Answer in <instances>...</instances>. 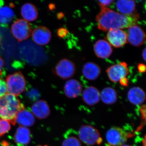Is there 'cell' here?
Masks as SVG:
<instances>
[{
	"label": "cell",
	"instance_id": "cell-8",
	"mask_svg": "<svg viewBox=\"0 0 146 146\" xmlns=\"http://www.w3.org/2000/svg\"><path fill=\"white\" fill-rule=\"evenodd\" d=\"M129 72L127 63L125 62L112 65L106 70L108 78L113 82H118L121 78L126 77Z\"/></svg>",
	"mask_w": 146,
	"mask_h": 146
},
{
	"label": "cell",
	"instance_id": "cell-25",
	"mask_svg": "<svg viewBox=\"0 0 146 146\" xmlns=\"http://www.w3.org/2000/svg\"><path fill=\"white\" fill-rule=\"evenodd\" d=\"M10 123L8 121L0 119V137L8 132L11 129Z\"/></svg>",
	"mask_w": 146,
	"mask_h": 146
},
{
	"label": "cell",
	"instance_id": "cell-16",
	"mask_svg": "<svg viewBox=\"0 0 146 146\" xmlns=\"http://www.w3.org/2000/svg\"><path fill=\"white\" fill-rule=\"evenodd\" d=\"M31 110L34 116L40 119L48 117L50 113L48 105L46 102L42 100L34 103L32 106Z\"/></svg>",
	"mask_w": 146,
	"mask_h": 146
},
{
	"label": "cell",
	"instance_id": "cell-15",
	"mask_svg": "<svg viewBox=\"0 0 146 146\" xmlns=\"http://www.w3.org/2000/svg\"><path fill=\"white\" fill-rule=\"evenodd\" d=\"M101 69L96 63L89 62L83 65L82 73L85 78L89 80H96L101 74Z\"/></svg>",
	"mask_w": 146,
	"mask_h": 146
},
{
	"label": "cell",
	"instance_id": "cell-11",
	"mask_svg": "<svg viewBox=\"0 0 146 146\" xmlns=\"http://www.w3.org/2000/svg\"><path fill=\"white\" fill-rule=\"evenodd\" d=\"M33 41L40 46H44L49 43L52 37L51 32L48 29L43 26L35 28L32 31Z\"/></svg>",
	"mask_w": 146,
	"mask_h": 146
},
{
	"label": "cell",
	"instance_id": "cell-18",
	"mask_svg": "<svg viewBox=\"0 0 146 146\" xmlns=\"http://www.w3.org/2000/svg\"><path fill=\"white\" fill-rule=\"evenodd\" d=\"M16 122L21 126L31 127L35 122L34 116L30 111L24 108L18 112L16 118Z\"/></svg>",
	"mask_w": 146,
	"mask_h": 146
},
{
	"label": "cell",
	"instance_id": "cell-31",
	"mask_svg": "<svg viewBox=\"0 0 146 146\" xmlns=\"http://www.w3.org/2000/svg\"><path fill=\"white\" fill-rule=\"evenodd\" d=\"M4 65V61L3 60L2 58L0 56V76L2 74V69Z\"/></svg>",
	"mask_w": 146,
	"mask_h": 146
},
{
	"label": "cell",
	"instance_id": "cell-21",
	"mask_svg": "<svg viewBox=\"0 0 146 146\" xmlns=\"http://www.w3.org/2000/svg\"><path fill=\"white\" fill-rule=\"evenodd\" d=\"M21 14L24 20L28 22H32L37 19L38 12L35 6L30 3H27L22 6Z\"/></svg>",
	"mask_w": 146,
	"mask_h": 146
},
{
	"label": "cell",
	"instance_id": "cell-24",
	"mask_svg": "<svg viewBox=\"0 0 146 146\" xmlns=\"http://www.w3.org/2000/svg\"><path fill=\"white\" fill-rule=\"evenodd\" d=\"M62 146H81L78 138L75 136H69L63 141Z\"/></svg>",
	"mask_w": 146,
	"mask_h": 146
},
{
	"label": "cell",
	"instance_id": "cell-4",
	"mask_svg": "<svg viewBox=\"0 0 146 146\" xmlns=\"http://www.w3.org/2000/svg\"><path fill=\"white\" fill-rule=\"evenodd\" d=\"M78 136L80 141L87 145H99L102 142L98 131L90 125L82 126L79 130Z\"/></svg>",
	"mask_w": 146,
	"mask_h": 146
},
{
	"label": "cell",
	"instance_id": "cell-34",
	"mask_svg": "<svg viewBox=\"0 0 146 146\" xmlns=\"http://www.w3.org/2000/svg\"><path fill=\"white\" fill-rule=\"evenodd\" d=\"M121 146H131L129 145H125V144H124V145H122Z\"/></svg>",
	"mask_w": 146,
	"mask_h": 146
},
{
	"label": "cell",
	"instance_id": "cell-13",
	"mask_svg": "<svg viewBox=\"0 0 146 146\" xmlns=\"http://www.w3.org/2000/svg\"><path fill=\"white\" fill-rule=\"evenodd\" d=\"M82 91V86L80 82L74 79L66 82L64 86L65 96L70 98H76L80 96Z\"/></svg>",
	"mask_w": 146,
	"mask_h": 146
},
{
	"label": "cell",
	"instance_id": "cell-30",
	"mask_svg": "<svg viewBox=\"0 0 146 146\" xmlns=\"http://www.w3.org/2000/svg\"><path fill=\"white\" fill-rule=\"evenodd\" d=\"M138 72L141 73L145 72L146 70V65L143 63H139L137 66Z\"/></svg>",
	"mask_w": 146,
	"mask_h": 146
},
{
	"label": "cell",
	"instance_id": "cell-32",
	"mask_svg": "<svg viewBox=\"0 0 146 146\" xmlns=\"http://www.w3.org/2000/svg\"><path fill=\"white\" fill-rule=\"evenodd\" d=\"M146 48H145L143 51L142 56H143V59L145 61L146 60Z\"/></svg>",
	"mask_w": 146,
	"mask_h": 146
},
{
	"label": "cell",
	"instance_id": "cell-9",
	"mask_svg": "<svg viewBox=\"0 0 146 146\" xmlns=\"http://www.w3.org/2000/svg\"><path fill=\"white\" fill-rule=\"evenodd\" d=\"M126 34L127 42L133 46H141L145 41V33L142 28L137 25L128 28Z\"/></svg>",
	"mask_w": 146,
	"mask_h": 146
},
{
	"label": "cell",
	"instance_id": "cell-20",
	"mask_svg": "<svg viewBox=\"0 0 146 146\" xmlns=\"http://www.w3.org/2000/svg\"><path fill=\"white\" fill-rule=\"evenodd\" d=\"M116 7L120 13L125 15L136 13V4L134 0H118Z\"/></svg>",
	"mask_w": 146,
	"mask_h": 146
},
{
	"label": "cell",
	"instance_id": "cell-12",
	"mask_svg": "<svg viewBox=\"0 0 146 146\" xmlns=\"http://www.w3.org/2000/svg\"><path fill=\"white\" fill-rule=\"evenodd\" d=\"M94 50L97 57L102 59L108 58L112 54V46L107 40L99 39L94 44Z\"/></svg>",
	"mask_w": 146,
	"mask_h": 146
},
{
	"label": "cell",
	"instance_id": "cell-28",
	"mask_svg": "<svg viewBox=\"0 0 146 146\" xmlns=\"http://www.w3.org/2000/svg\"><path fill=\"white\" fill-rule=\"evenodd\" d=\"M57 33L58 36L63 38L68 34V31L66 29L61 28L58 30Z\"/></svg>",
	"mask_w": 146,
	"mask_h": 146
},
{
	"label": "cell",
	"instance_id": "cell-6",
	"mask_svg": "<svg viewBox=\"0 0 146 146\" xmlns=\"http://www.w3.org/2000/svg\"><path fill=\"white\" fill-rule=\"evenodd\" d=\"M11 33L19 42L26 40L31 35L32 29L28 21L18 19L11 27Z\"/></svg>",
	"mask_w": 146,
	"mask_h": 146
},
{
	"label": "cell",
	"instance_id": "cell-17",
	"mask_svg": "<svg viewBox=\"0 0 146 146\" xmlns=\"http://www.w3.org/2000/svg\"><path fill=\"white\" fill-rule=\"evenodd\" d=\"M128 99L131 103L135 105H140L143 103L146 99L145 93L141 87L138 86L132 87L128 91Z\"/></svg>",
	"mask_w": 146,
	"mask_h": 146
},
{
	"label": "cell",
	"instance_id": "cell-26",
	"mask_svg": "<svg viewBox=\"0 0 146 146\" xmlns=\"http://www.w3.org/2000/svg\"><path fill=\"white\" fill-rule=\"evenodd\" d=\"M7 93L6 83L0 76V98Z\"/></svg>",
	"mask_w": 146,
	"mask_h": 146
},
{
	"label": "cell",
	"instance_id": "cell-7",
	"mask_svg": "<svg viewBox=\"0 0 146 146\" xmlns=\"http://www.w3.org/2000/svg\"><path fill=\"white\" fill-rule=\"evenodd\" d=\"M55 74L63 79H67L72 77L76 72V66L73 61L67 58L60 60L56 65Z\"/></svg>",
	"mask_w": 146,
	"mask_h": 146
},
{
	"label": "cell",
	"instance_id": "cell-27",
	"mask_svg": "<svg viewBox=\"0 0 146 146\" xmlns=\"http://www.w3.org/2000/svg\"><path fill=\"white\" fill-rule=\"evenodd\" d=\"M101 7H107L114 2L115 0H98Z\"/></svg>",
	"mask_w": 146,
	"mask_h": 146
},
{
	"label": "cell",
	"instance_id": "cell-14",
	"mask_svg": "<svg viewBox=\"0 0 146 146\" xmlns=\"http://www.w3.org/2000/svg\"><path fill=\"white\" fill-rule=\"evenodd\" d=\"M82 99L84 103L87 105H95L100 100L99 90L94 86H88L82 92Z\"/></svg>",
	"mask_w": 146,
	"mask_h": 146
},
{
	"label": "cell",
	"instance_id": "cell-33",
	"mask_svg": "<svg viewBox=\"0 0 146 146\" xmlns=\"http://www.w3.org/2000/svg\"><path fill=\"white\" fill-rule=\"evenodd\" d=\"M3 5V0H0V7Z\"/></svg>",
	"mask_w": 146,
	"mask_h": 146
},
{
	"label": "cell",
	"instance_id": "cell-29",
	"mask_svg": "<svg viewBox=\"0 0 146 146\" xmlns=\"http://www.w3.org/2000/svg\"><path fill=\"white\" fill-rule=\"evenodd\" d=\"M119 82L120 85L124 87H127L129 85V81L126 77L123 78L120 80Z\"/></svg>",
	"mask_w": 146,
	"mask_h": 146
},
{
	"label": "cell",
	"instance_id": "cell-23",
	"mask_svg": "<svg viewBox=\"0 0 146 146\" xmlns=\"http://www.w3.org/2000/svg\"><path fill=\"white\" fill-rule=\"evenodd\" d=\"M15 13L8 7H0V23L4 25L9 24L15 18Z\"/></svg>",
	"mask_w": 146,
	"mask_h": 146
},
{
	"label": "cell",
	"instance_id": "cell-10",
	"mask_svg": "<svg viewBox=\"0 0 146 146\" xmlns=\"http://www.w3.org/2000/svg\"><path fill=\"white\" fill-rule=\"evenodd\" d=\"M107 41L115 48L123 46L127 43V36L125 32L121 29H111L106 35Z\"/></svg>",
	"mask_w": 146,
	"mask_h": 146
},
{
	"label": "cell",
	"instance_id": "cell-22",
	"mask_svg": "<svg viewBox=\"0 0 146 146\" xmlns=\"http://www.w3.org/2000/svg\"><path fill=\"white\" fill-rule=\"evenodd\" d=\"M100 98L105 104H113L115 103L117 100V93L115 89L112 87H106L101 91Z\"/></svg>",
	"mask_w": 146,
	"mask_h": 146
},
{
	"label": "cell",
	"instance_id": "cell-35",
	"mask_svg": "<svg viewBox=\"0 0 146 146\" xmlns=\"http://www.w3.org/2000/svg\"><path fill=\"white\" fill-rule=\"evenodd\" d=\"M38 146H48L46 145H39Z\"/></svg>",
	"mask_w": 146,
	"mask_h": 146
},
{
	"label": "cell",
	"instance_id": "cell-1",
	"mask_svg": "<svg viewBox=\"0 0 146 146\" xmlns=\"http://www.w3.org/2000/svg\"><path fill=\"white\" fill-rule=\"evenodd\" d=\"M96 18L98 28L107 32L111 29H128L137 25L140 16L137 13L127 15L116 12L107 7H101Z\"/></svg>",
	"mask_w": 146,
	"mask_h": 146
},
{
	"label": "cell",
	"instance_id": "cell-3",
	"mask_svg": "<svg viewBox=\"0 0 146 146\" xmlns=\"http://www.w3.org/2000/svg\"><path fill=\"white\" fill-rule=\"evenodd\" d=\"M6 83L7 93L15 96H18L25 90L26 82L21 72H17L7 76Z\"/></svg>",
	"mask_w": 146,
	"mask_h": 146
},
{
	"label": "cell",
	"instance_id": "cell-2",
	"mask_svg": "<svg viewBox=\"0 0 146 146\" xmlns=\"http://www.w3.org/2000/svg\"><path fill=\"white\" fill-rule=\"evenodd\" d=\"M25 108L24 105L16 96L7 93L0 98V118L16 123V115Z\"/></svg>",
	"mask_w": 146,
	"mask_h": 146
},
{
	"label": "cell",
	"instance_id": "cell-5",
	"mask_svg": "<svg viewBox=\"0 0 146 146\" xmlns=\"http://www.w3.org/2000/svg\"><path fill=\"white\" fill-rule=\"evenodd\" d=\"M130 135L122 128L113 127L107 131L106 135L107 146H121Z\"/></svg>",
	"mask_w": 146,
	"mask_h": 146
},
{
	"label": "cell",
	"instance_id": "cell-19",
	"mask_svg": "<svg viewBox=\"0 0 146 146\" xmlns=\"http://www.w3.org/2000/svg\"><path fill=\"white\" fill-rule=\"evenodd\" d=\"M14 139L15 143L18 145H27L29 143L31 139L30 131L27 127H19L16 131Z\"/></svg>",
	"mask_w": 146,
	"mask_h": 146
}]
</instances>
